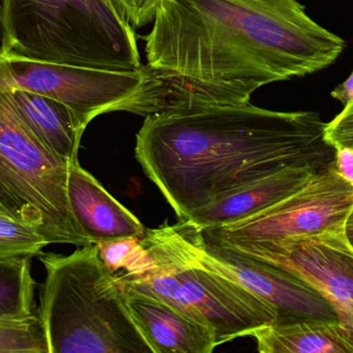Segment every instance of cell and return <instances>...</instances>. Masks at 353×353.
Masks as SVG:
<instances>
[{"mask_svg": "<svg viewBox=\"0 0 353 353\" xmlns=\"http://www.w3.org/2000/svg\"><path fill=\"white\" fill-rule=\"evenodd\" d=\"M144 39L169 109L249 103L265 85L325 70L347 46L298 0H161Z\"/></svg>", "mask_w": 353, "mask_h": 353, "instance_id": "6da1fadb", "label": "cell"}, {"mask_svg": "<svg viewBox=\"0 0 353 353\" xmlns=\"http://www.w3.org/2000/svg\"><path fill=\"white\" fill-rule=\"evenodd\" d=\"M317 112L240 105L175 108L150 114L136 158L180 220L288 168L327 169L337 149Z\"/></svg>", "mask_w": 353, "mask_h": 353, "instance_id": "7a4b0ae2", "label": "cell"}, {"mask_svg": "<svg viewBox=\"0 0 353 353\" xmlns=\"http://www.w3.org/2000/svg\"><path fill=\"white\" fill-rule=\"evenodd\" d=\"M39 258L46 269L39 317L49 353H153L97 244Z\"/></svg>", "mask_w": 353, "mask_h": 353, "instance_id": "3957f363", "label": "cell"}, {"mask_svg": "<svg viewBox=\"0 0 353 353\" xmlns=\"http://www.w3.org/2000/svg\"><path fill=\"white\" fill-rule=\"evenodd\" d=\"M0 48L83 68L143 66L134 27L109 0H0Z\"/></svg>", "mask_w": 353, "mask_h": 353, "instance_id": "277c9868", "label": "cell"}, {"mask_svg": "<svg viewBox=\"0 0 353 353\" xmlns=\"http://www.w3.org/2000/svg\"><path fill=\"white\" fill-rule=\"evenodd\" d=\"M141 242L157 269L141 277L116 276L122 287L163 300L215 334L218 346L252 336L278 321V311L236 282L195 263L176 242L167 224L146 229Z\"/></svg>", "mask_w": 353, "mask_h": 353, "instance_id": "5b68a950", "label": "cell"}, {"mask_svg": "<svg viewBox=\"0 0 353 353\" xmlns=\"http://www.w3.org/2000/svg\"><path fill=\"white\" fill-rule=\"evenodd\" d=\"M68 166L0 93V213L37 228L50 244L88 246L68 202Z\"/></svg>", "mask_w": 353, "mask_h": 353, "instance_id": "8992f818", "label": "cell"}, {"mask_svg": "<svg viewBox=\"0 0 353 353\" xmlns=\"http://www.w3.org/2000/svg\"><path fill=\"white\" fill-rule=\"evenodd\" d=\"M10 90L60 102L83 132L103 114L126 111L146 117L168 108L165 87L147 64L117 72L41 61L0 48V93Z\"/></svg>", "mask_w": 353, "mask_h": 353, "instance_id": "52a82bcc", "label": "cell"}, {"mask_svg": "<svg viewBox=\"0 0 353 353\" xmlns=\"http://www.w3.org/2000/svg\"><path fill=\"white\" fill-rule=\"evenodd\" d=\"M352 211L353 184L338 172L334 162L275 204L201 232L205 240L218 245L294 238L345 226Z\"/></svg>", "mask_w": 353, "mask_h": 353, "instance_id": "ba28073f", "label": "cell"}, {"mask_svg": "<svg viewBox=\"0 0 353 353\" xmlns=\"http://www.w3.org/2000/svg\"><path fill=\"white\" fill-rule=\"evenodd\" d=\"M219 246L283 269L308 284L331 305L353 344V245L346 225L308 236Z\"/></svg>", "mask_w": 353, "mask_h": 353, "instance_id": "9c48e42d", "label": "cell"}, {"mask_svg": "<svg viewBox=\"0 0 353 353\" xmlns=\"http://www.w3.org/2000/svg\"><path fill=\"white\" fill-rule=\"evenodd\" d=\"M183 250L201 267L236 282L275 307L278 321H338L331 305L308 284L273 265L209 242L199 227L180 220L168 225Z\"/></svg>", "mask_w": 353, "mask_h": 353, "instance_id": "30bf717a", "label": "cell"}, {"mask_svg": "<svg viewBox=\"0 0 353 353\" xmlns=\"http://www.w3.org/2000/svg\"><path fill=\"white\" fill-rule=\"evenodd\" d=\"M128 312L153 353H211L215 334L163 300L122 287Z\"/></svg>", "mask_w": 353, "mask_h": 353, "instance_id": "8fae6325", "label": "cell"}, {"mask_svg": "<svg viewBox=\"0 0 353 353\" xmlns=\"http://www.w3.org/2000/svg\"><path fill=\"white\" fill-rule=\"evenodd\" d=\"M68 197L72 215L91 244L144 236L146 228L138 218L82 168L79 160L68 166Z\"/></svg>", "mask_w": 353, "mask_h": 353, "instance_id": "7c38bea8", "label": "cell"}, {"mask_svg": "<svg viewBox=\"0 0 353 353\" xmlns=\"http://www.w3.org/2000/svg\"><path fill=\"white\" fill-rule=\"evenodd\" d=\"M316 172L319 170L309 167L282 170L194 211L185 221L205 229L246 219L285 198L304 186Z\"/></svg>", "mask_w": 353, "mask_h": 353, "instance_id": "4fadbf2b", "label": "cell"}, {"mask_svg": "<svg viewBox=\"0 0 353 353\" xmlns=\"http://www.w3.org/2000/svg\"><path fill=\"white\" fill-rule=\"evenodd\" d=\"M27 128L56 157L70 164L78 161L81 139L74 115L60 102L24 90L4 91Z\"/></svg>", "mask_w": 353, "mask_h": 353, "instance_id": "5bb4252c", "label": "cell"}, {"mask_svg": "<svg viewBox=\"0 0 353 353\" xmlns=\"http://www.w3.org/2000/svg\"><path fill=\"white\" fill-rule=\"evenodd\" d=\"M251 337L261 353H353V344L338 321L273 323Z\"/></svg>", "mask_w": 353, "mask_h": 353, "instance_id": "9a60e30c", "label": "cell"}, {"mask_svg": "<svg viewBox=\"0 0 353 353\" xmlns=\"http://www.w3.org/2000/svg\"><path fill=\"white\" fill-rule=\"evenodd\" d=\"M34 294L31 257L0 258V323L39 316Z\"/></svg>", "mask_w": 353, "mask_h": 353, "instance_id": "2e32d148", "label": "cell"}, {"mask_svg": "<svg viewBox=\"0 0 353 353\" xmlns=\"http://www.w3.org/2000/svg\"><path fill=\"white\" fill-rule=\"evenodd\" d=\"M99 256L114 275L141 277L157 269V263L141 238H123L97 244Z\"/></svg>", "mask_w": 353, "mask_h": 353, "instance_id": "e0dca14e", "label": "cell"}, {"mask_svg": "<svg viewBox=\"0 0 353 353\" xmlns=\"http://www.w3.org/2000/svg\"><path fill=\"white\" fill-rule=\"evenodd\" d=\"M49 245L37 228L0 213V258L37 256Z\"/></svg>", "mask_w": 353, "mask_h": 353, "instance_id": "ac0fdd59", "label": "cell"}, {"mask_svg": "<svg viewBox=\"0 0 353 353\" xmlns=\"http://www.w3.org/2000/svg\"><path fill=\"white\" fill-rule=\"evenodd\" d=\"M0 353H49L39 317L0 323Z\"/></svg>", "mask_w": 353, "mask_h": 353, "instance_id": "d6986e66", "label": "cell"}, {"mask_svg": "<svg viewBox=\"0 0 353 353\" xmlns=\"http://www.w3.org/2000/svg\"><path fill=\"white\" fill-rule=\"evenodd\" d=\"M325 138L336 149H347L353 151V102L325 124Z\"/></svg>", "mask_w": 353, "mask_h": 353, "instance_id": "ffe728a7", "label": "cell"}, {"mask_svg": "<svg viewBox=\"0 0 353 353\" xmlns=\"http://www.w3.org/2000/svg\"><path fill=\"white\" fill-rule=\"evenodd\" d=\"M161 0H130V21L134 29L146 26L154 21Z\"/></svg>", "mask_w": 353, "mask_h": 353, "instance_id": "44dd1931", "label": "cell"}, {"mask_svg": "<svg viewBox=\"0 0 353 353\" xmlns=\"http://www.w3.org/2000/svg\"><path fill=\"white\" fill-rule=\"evenodd\" d=\"M335 165L338 172L353 184V151L347 149H337Z\"/></svg>", "mask_w": 353, "mask_h": 353, "instance_id": "7402d4cb", "label": "cell"}, {"mask_svg": "<svg viewBox=\"0 0 353 353\" xmlns=\"http://www.w3.org/2000/svg\"><path fill=\"white\" fill-rule=\"evenodd\" d=\"M332 97L339 101L343 106L353 102V70L347 79L338 85L331 93Z\"/></svg>", "mask_w": 353, "mask_h": 353, "instance_id": "603a6c76", "label": "cell"}, {"mask_svg": "<svg viewBox=\"0 0 353 353\" xmlns=\"http://www.w3.org/2000/svg\"><path fill=\"white\" fill-rule=\"evenodd\" d=\"M110 3L113 6L114 10H116L120 18L122 20L128 21V16H130V0H109Z\"/></svg>", "mask_w": 353, "mask_h": 353, "instance_id": "cb8c5ba5", "label": "cell"}, {"mask_svg": "<svg viewBox=\"0 0 353 353\" xmlns=\"http://www.w3.org/2000/svg\"><path fill=\"white\" fill-rule=\"evenodd\" d=\"M346 232H347L348 238L353 245V211L350 217L348 218L347 223H346Z\"/></svg>", "mask_w": 353, "mask_h": 353, "instance_id": "d4e9b609", "label": "cell"}]
</instances>
